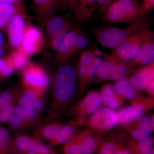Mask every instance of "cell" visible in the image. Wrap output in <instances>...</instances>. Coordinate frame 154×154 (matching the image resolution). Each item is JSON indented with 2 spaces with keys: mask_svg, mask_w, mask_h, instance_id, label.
I'll return each instance as SVG.
<instances>
[{
  "mask_svg": "<svg viewBox=\"0 0 154 154\" xmlns=\"http://www.w3.org/2000/svg\"><path fill=\"white\" fill-rule=\"evenodd\" d=\"M77 81L76 72L72 66L63 65L58 69L52 84L53 99L56 106L66 104L72 99Z\"/></svg>",
  "mask_w": 154,
  "mask_h": 154,
  "instance_id": "obj_1",
  "label": "cell"
},
{
  "mask_svg": "<svg viewBox=\"0 0 154 154\" xmlns=\"http://www.w3.org/2000/svg\"><path fill=\"white\" fill-rule=\"evenodd\" d=\"M148 21L140 17L124 28L104 27L97 29L95 35L98 42L103 47L115 49L136 31L148 27Z\"/></svg>",
  "mask_w": 154,
  "mask_h": 154,
  "instance_id": "obj_2",
  "label": "cell"
},
{
  "mask_svg": "<svg viewBox=\"0 0 154 154\" xmlns=\"http://www.w3.org/2000/svg\"><path fill=\"white\" fill-rule=\"evenodd\" d=\"M152 38H153V33L148 27H144L128 36L114 49L112 54L121 61L130 62L137 55L143 45Z\"/></svg>",
  "mask_w": 154,
  "mask_h": 154,
  "instance_id": "obj_3",
  "label": "cell"
},
{
  "mask_svg": "<svg viewBox=\"0 0 154 154\" xmlns=\"http://www.w3.org/2000/svg\"><path fill=\"white\" fill-rule=\"evenodd\" d=\"M105 11V20L110 24L131 23L142 17L141 6L137 0H118Z\"/></svg>",
  "mask_w": 154,
  "mask_h": 154,
  "instance_id": "obj_4",
  "label": "cell"
},
{
  "mask_svg": "<svg viewBox=\"0 0 154 154\" xmlns=\"http://www.w3.org/2000/svg\"><path fill=\"white\" fill-rule=\"evenodd\" d=\"M98 145V139L86 131L76 135L65 143L64 154H93Z\"/></svg>",
  "mask_w": 154,
  "mask_h": 154,
  "instance_id": "obj_5",
  "label": "cell"
},
{
  "mask_svg": "<svg viewBox=\"0 0 154 154\" xmlns=\"http://www.w3.org/2000/svg\"><path fill=\"white\" fill-rule=\"evenodd\" d=\"M22 81L26 89L36 91L42 95L47 87L48 79L41 67L29 62L24 69Z\"/></svg>",
  "mask_w": 154,
  "mask_h": 154,
  "instance_id": "obj_6",
  "label": "cell"
},
{
  "mask_svg": "<svg viewBox=\"0 0 154 154\" xmlns=\"http://www.w3.org/2000/svg\"><path fill=\"white\" fill-rule=\"evenodd\" d=\"M45 38L42 31L32 24H25L20 49L29 57L39 52L44 46Z\"/></svg>",
  "mask_w": 154,
  "mask_h": 154,
  "instance_id": "obj_7",
  "label": "cell"
},
{
  "mask_svg": "<svg viewBox=\"0 0 154 154\" xmlns=\"http://www.w3.org/2000/svg\"><path fill=\"white\" fill-rule=\"evenodd\" d=\"M26 14H17L12 17L6 30L9 43L13 50L19 49L22 44Z\"/></svg>",
  "mask_w": 154,
  "mask_h": 154,
  "instance_id": "obj_8",
  "label": "cell"
},
{
  "mask_svg": "<svg viewBox=\"0 0 154 154\" xmlns=\"http://www.w3.org/2000/svg\"><path fill=\"white\" fill-rule=\"evenodd\" d=\"M61 5L60 0H33V9L35 16L42 25L56 16Z\"/></svg>",
  "mask_w": 154,
  "mask_h": 154,
  "instance_id": "obj_9",
  "label": "cell"
},
{
  "mask_svg": "<svg viewBox=\"0 0 154 154\" xmlns=\"http://www.w3.org/2000/svg\"><path fill=\"white\" fill-rule=\"evenodd\" d=\"M82 31L76 27L72 29L64 39L54 55V62L60 66L66 63L70 58L72 57V51L75 42Z\"/></svg>",
  "mask_w": 154,
  "mask_h": 154,
  "instance_id": "obj_10",
  "label": "cell"
},
{
  "mask_svg": "<svg viewBox=\"0 0 154 154\" xmlns=\"http://www.w3.org/2000/svg\"><path fill=\"white\" fill-rule=\"evenodd\" d=\"M116 113L112 109L102 108L95 112L90 119L91 125L99 130L110 129L116 123Z\"/></svg>",
  "mask_w": 154,
  "mask_h": 154,
  "instance_id": "obj_11",
  "label": "cell"
},
{
  "mask_svg": "<svg viewBox=\"0 0 154 154\" xmlns=\"http://www.w3.org/2000/svg\"><path fill=\"white\" fill-rule=\"evenodd\" d=\"M15 145L22 152H31L37 154H56L47 146L25 135H20L16 138Z\"/></svg>",
  "mask_w": 154,
  "mask_h": 154,
  "instance_id": "obj_12",
  "label": "cell"
},
{
  "mask_svg": "<svg viewBox=\"0 0 154 154\" xmlns=\"http://www.w3.org/2000/svg\"><path fill=\"white\" fill-rule=\"evenodd\" d=\"M26 14L24 2L0 4V31L5 30L9 22L17 14Z\"/></svg>",
  "mask_w": 154,
  "mask_h": 154,
  "instance_id": "obj_13",
  "label": "cell"
},
{
  "mask_svg": "<svg viewBox=\"0 0 154 154\" xmlns=\"http://www.w3.org/2000/svg\"><path fill=\"white\" fill-rule=\"evenodd\" d=\"M154 62L139 70L131 78V82L137 90H144L154 80Z\"/></svg>",
  "mask_w": 154,
  "mask_h": 154,
  "instance_id": "obj_14",
  "label": "cell"
},
{
  "mask_svg": "<svg viewBox=\"0 0 154 154\" xmlns=\"http://www.w3.org/2000/svg\"><path fill=\"white\" fill-rule=\"evenodd\" d=\"M102 96L96 92L88 94L77 106L79 113L84 115H90L95 113L103 103Z\"/></svg>",
  "mask_w": 154,
  "mask_h": 154,
  "instance_id": "obj_15",
  "label": "cell"
},
{
  "mask_svg": "<svg viewBox=\"0 0 154 154\" xmlns=\"http://www.w3.org/2000/svg\"><path fill=\"white\" fill-rule=\"evenodd\" d=\"M94 55L93 48L83 51L80 55L77 65V78L80 85L84 86L88 82V75L89 67Z\"/></svg>",
  "mask_w": 154,
  "mask_h": 154,
  "instance_id": "obj_16",
  "label": "cell"
},
{
  "mask_svg": "<svg viewBox=\"0 0 154 154\" xmlns=\"http://www.w3.org/2000/svg\"><path fill=\"white\" fill-rule=\"evenodd\" d=\"M41 95L36 91L26 89L19 97V105L31 110H42L43 104L39 99Z\"/></svg>",
  "mask_w": 154,
  "mask_h": 154,
  "instance_id": "obj_17",
  "label": "cell"
},
{
  "mask_svg": "<svg viewBox=\"0 0 154 154\" xmlns=\"http://www.w3.org/2000/svg\"><path fill=\"white\" fill-rule=\"evenodd\" d=\"M154 59V39L152 38L143 45L137 55L128 63L131 66L144 65L153 62Z\"/></svg>",
  "mask_w": 154,
  "mask_h": 154,
  "instance_id": "obj_18",
  "label": "cell"
},
{
  "mask_svg": "<svg viewBox=\"0 0 154 154\" xmlns=\"http://www.w3.org/2000/svg\"><path fill=\"white\" fill-rule=\"evenodd\" d=\"M143 107L140 105H135L123 108L116 113V123L124 124L132 121L143 113Z\"/></svg>",
  "mask_w": 154,
  "mask_h": 154,
  "instance_id": "obj_19",
  "label": "cell"
},
{
  "mask_svg": "<svg viewBox=\"0 0 154 154\" xmlns=\"http://www.w3.org/2000/svg\"><path fill=\"white\" fill-rule=\"evenodd\" d=\"M73 22L66 16H57L48 21L45 24L47 40Z\"/></svg>",
  "mask_w": 154,
  "mask_h": 154,
  "instance_id": "obj_20",
  "label": "cell"
},
{
  "mask_svg": "<svg viewBox=\"0 0 154 154\" xmlns=\"http://www.w3.org/2000/svg\"><path fill=\"white\" fill-rule=\"evenodd\" d=\"M117 59L111 54L105 56V60L102 61L96 69L95 74L99 80L108 79L115 66Z\"/></svg>",
  "mask_w": 154,
  "mask_h": 154,
  "instance_id": "obj_21",
  "label": "cell"
},
{
  "mask_svg": "<svg viewBox=\"0 0 154 154\" xmlns=\"http://www.w3.org/2000/svg\"><path fill=\"white\" fill-rule=\"evenodd\" d=\"M113 89L117 94L126 99H134L137 95L135 88L133 86L130 81L124 78L116 82Z\"/></svg>",
  "mask_w": 154,
  "mask_h": 154,
  "instance_id": "obj_22",
  "label": "cell"
},
{
  "mask_svg": "<svg viewBox=\"0 0 154 154\" xmlns=\"http://www.w3.org/2000/svg\"><path fill=\"white\" fill-rule=\"evenodd\" d=\"M8 57L14 70L24 69L29 63V57L20 48L13 50Z\"/></svg>",
  "mask_w": 154,
  "mask_h": 154,
  "instance_id": "obj_23",
  "label": "cell"
},
{
  "mask_svg": "<svg viewBox=\"0 0 154 154\" xmlns=\"http://www.w3.org/2000/svg\"><path fill=\"white\" fill-rule=\"evenodd\" d=\"M101 96L105 104L108 107L117 108L121 105V99H119L115 90L110 85H106L103 87Z\"/></svg>",
  "mask_w": 154,
  "mask_h": 154,
  "instance_id": "obj_24",
  "label": "cell"
},
{
  "mask_svg": "<svg viewBox=\"0 0 154 154\" xmlns=\"http://www.w3.org/2000/svg\"><path fill=\"white\" fill-rule=\"evenodd\" d=\"M76 27V25L74 22H72L67 25L62 30H60L59 32L56 33L47 40L48 46L53 50L56 51L69 32Z\"/></svg>",
  "mask_w": 154,
  "mask_h": 154,
  "instance_id": "obj_25",
  "label": "cell"
},
{
  "mask_svg": "<svg viewBox=\"0 0 154 154\" xmlns=\"http://www.w3.org/2000/svg\"><path fill=\"white\" fill-rule=\"evenodd\" d=\"M79 21L85 22L91 18L96 7V0H79Z\"/></svg>",
  "mask_w": 154,
  "mask_h": 154,
  "instance_id": "obj_26",
  "label": "cell"
},
{
  "mask_svg": "<svg viewBox=\"0 0 154 154\" xmlns=\"http://www.w3.org/2000/svg\"><path fill=\"white\" fill-rule=\"evenodd\" d=\"M14 150V145L8 131L4 126H0V154H9Z\"/></svg>",
  "mask_w": 154,
  "mask_h": 154,
  "instance_id": "obj_27",
  "label": "cell"
},
{
  "mask_svg": "<svg viewBox=\"0 0 154 154\" xmlns=\"http://www.w3.org/2000/svg\"><path fill=\"white\" fill-rule=\"evenodd\" d=\"M126 63L117 59L113 71L108 79L119 80L123 79L128 72V65Z\"/></svg>",
  "mask_w": 154,
  "mask_h": 154,
  "instance_id": "obj_28",
  "label": "cell"
},
{
  "mask_svg": "<svg viewBox=\"0 0 154 154\" xmlns=\"http://www.w3.org/2000/svg\"><path fill=\"white\" fill-rule=\"evenodd\" d=\"M74 128L69 125L62 126L57 136L51 143L52 145L65 143L72 137L73 134Z\"/></svg>",
  "mask_w": 154,
  "mask_h": 154,
  "instance_id": "obj_29",
  "label": "cell"
},
{
  "mask_svg": "<svg viewBox=\"0 0 154 154\" xmlns=\"http://www.w3.org/2000/svg\"><path fill=\"white\" fill-rule=\"evenodd\" d=\"M61 127L60 125L57 123L48 125L42 130V136L51 143L57 136Z\"/></svg>",
  "mask_w": 154,
  "mask_h": 154,
  "instance_id": "obj_30",
  "label": "cell"
},
{
  "mask_svg": "<svg viewBox=\"0 0 154 154\" xmlns=\"http://www.w3.org/2000/svg\"><path fill=\"white\" fill-rule=\"evenodd\" d=\"M14 70L8 56L0 58V80L10 76Z\"/></svg>",
  "mask_w": 154,
  "mask_h": 154,
  "instance_id": "obj_31",
  "label": "cell"
},
{
  "mask_svg": "<svg viewBox=\"0 0 154 154\" xmlns=\"http://www.w3.org/2000/svg\"><path fill=\"white\" fill-rule=\"evenodd\" d=\"M137 129L132 131L131 135L135 140L141 141L147 139L149 137L152 131V126H139Z\"/></svg>",
  "mask_w": 154,
  "mask_h": 154,
  "instance_id": "obj_32",
  "label": "cell"
},
{
  "mask_svg": "<svg viewBox=\"0 0 154 154\" xmlns=\"http://www.w3.org/2000/svg\"><path fill=\"white\" fill-rule=\"evenodd\" d=\"M14 113L15 115L19 116L28 122L33 120L36 116L35 110L27 109L20 105H18L15 107Z\"/></svg>",
  "mask_w": 154,
  "mask_h": 154,
  "instance_id": "obj_33",
  "label": "cell"
},
{
  "mask_svg": "<svg viewBox=\"0 0 154 154\" xmlns=\"http://www.w3.org/2000/svg\"><path fill=\"white\" fill-rule=\"evenodd\" d=\"M15 95V91L12 89H7L0 93V109L14 103Z\"/></svg>",
  "mask_w": 154,
  "mask_h": 154,
  "instance_id": "obj_34",
  "label": "cell"
},
{
  "mask_svg": "<svg viewBox=\"0 0 154 154\" xmlns=\"http://www.w3.org/2000/svg\"><path fill=\"white\" fill-rule=\"evenodd\" d=\"M14 103L0 109V124L8 122L11 117L14 115Z\"/></svg>",
  "mask_w": 154,
  "mask_h": 154,
  "instance_id": "obj_35",
  "label": "cell"
},
{
  "mask_svg": "<svg viewBox=\"0 0 154 154\" xmlns=\"http://www.w3.org/2000/svg\"><path fill=\"white\" fill-rule=\"evenodd\" d=\"M122 147L113 142H107L101 146L99 154H114Z\"/></svg>",
  "mask_w": 154,
  "mask_h": 154,
  "instance_id": "obj_36",
  "label": "cell"
},
{
  "mask_svg": "<svg viewBox=\"0 0 154 154\" xmlns=\"http://www.w3.org/2000/svg\"><path fill=\"white\" fill-rule=\"evenodd\" d=\"M88 40L87 37L84 34L81 33L77 37L75 42L72 51V57L81 50L85 48L88 45Z\"/></svg>",
  "mask_w": 154,
  "mask_h": 154,
  "instance_id": "obj_37",
  "label": "cell"
},
{
  "mask_svg": "<svg viewBox=\"0 0 154 154\" xmlns=\"http://www.w3.org/2000/svg\"><path fill=\"white\" fill-rule=\"evenodd\" d=\"M74 14L75 17L79 21V0H60Z\"/></svg>",
  "mask_w": 154,
  "mask_h": 154,
  "instance_id": "obj_38",
  "label": "cell"
},
{
  "mask_svg": "<svg viewBox=\"0 0 154 154\" xmlns=\"http://www.w3.org/2000/svg\"><path fill=\"white\" fill-rule=\"evenodd\" d=\"M154 141L151 139H147L146 140L140 141L138 143V153L148 152L152 151Z\"/></svg>",
  "mask_w": 154,
  "mask_h": 154,
  "instance_id": "obj_39",
  "label": "cell"
},
{
  "mask_svg": "<svg viewBox=\"0 0 154 154\" xmlns=\"http://www.w3.org/2000/svg\"><path fill=\"white\" fill-rule=\"evenodd\" d=\"M102 62L101 57H96L94 56L91 62V65L89 67L88 75V81L92 79L94 76L97 68Z\"/></svg>",
  "mask_w": 154,
  "mask_h": 154,
  "instance_id": "obj_40",
  "label": "cell"
},
{
  "mask_svg": "<svg viewBox=\"0 0 154 154\" xmlns=\"http://www.w3.org/2000/svg\"><path fill=\"white\" fill-rule=\"evenodd\" d=\"M8 122L9 126L13 129L21 127L25 123H28L27 122L16 115H13Z\"/></svg>",
  "mask_w": 154,
  "mask_h": 154,
  "instance_id": "obj_41",
  "label": "cell"
},
{
  "mask_svg": "<svg viewBox=\"0 0 154 154\" xmlns=\"http://www.w3.org/2000/svg\"><path fill=\"white\" fill-rule=\"evenodd\" d=\"M7 51V45L3 33L0 31V58L5 56Z\"/></svg>",
  "mask_w": 154,
  "mask_h": 154,
  "instance_id": "obj_42",
  "label": "cell"
},
{
  "mask_svg": "<svg viewBox=\"0 0 154 154\" xmlns=\"http://www.w3.org/2000/svg\"><path fill=\"white\" fill-rule=\"evenodd\" d=\"M96 3L102 8L105 9L112 3L118 0H96Z\"/></svg>",
  "mask_w": 154,
  "mask_h": 154,
  "instance_id": "obj_43",
  "label": "cell"
},
{
  "mask_svg": "<svg viewBox=\"0 0 154 154\" xmlns=\"http://www.w3.org/2000/svg\"><path fill=\"white\" fill-rule=\"evenodd\" d=\"M23 2V0H0V4H15Z\"/></svg>",
  "mask_w": 154,
  "mask_h": 154,
  "instance_id": "obj_44",
  "label": "cell"
},
{
  "mask_svg": "<svg viewBox=\"0 0 154 154\" xmlns=\"http://www.w3.org/2000/svg\"><path fill=\"white\" fill-rule=\"evenodd\" d=\"M154 80L150 83L149 85L147 87L146 89L148 92L149 94H154Z\"/></svg>",
  "mask_w": 154,
  "mask_h": 154,
  "instance_id": "obj_45",
  "label": "cell"
},
{
  "mask_svg": "<svg viewBox=\"0 0 154 154\" xmlns=\"http://www.w3.org/2000/svg\"><path fill=\"white\" fill-rule=\"evenodd\" d=\"M114 154H131V153L128 149H123L122 147L121 148L119 149Z\"/></svg>",
  "mask_w": 154,
  "mask_h": 154,
  "instance_id": "obj_46",
  "label": "cell"
},
{
  "mask_svg": "<svg viewBox=\"0 0 154 154\" xmlns=\"http://www.w3.org/2000/svg\"><path fill=\"white\" fill-rule=\"evenodd\" d=\"M93 51H94V55H97L98 56L102 57L105 56L103 53L101 51V50L98 49H94L93 48Z\"/></svg>",
  "mask_w": 154,
  "mask_h": 154,
  "instance_id": "obj_47",
  "label": "cell"
},
{
  "mask_svg": "<svg viewBox=\"0 0 154 154\" xmlns=\"http://www.w3.org/2000/svg\"><path fill=\"white\" fill-rule=\"evenodd\" d=\"M154 0H145V2L150 3V4H152V5H154Z\"/></svg>",
  "mask_w": 154,
  "mask_h": 154,
  "instance_id": "obj_48",
  "label": "cell"
},
{
  "mask_svg": "<svg viewBox=\"0 0 154 154\" xmlns=\"http://www.w3.org/2000/svg\"><path fill=\"white\" fill-rule=\"evenodd\" d=\"M25 154H37L35 153L31 152H24Z\"/></svg>",
  "mask_w": 154,
  "mask_h": 154,
  "instance_id": "obj_49",
  "label": "cell"
}]
</instances>
